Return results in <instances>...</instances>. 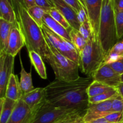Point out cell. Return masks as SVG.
<instances>
[{"label":"cell","mask_w":123,"mask_h":123,"mask_svg":"<svg viewBox=\"0 0 123 123\" xmlns=\"http://www.w3.org/2000/svg\"><path fill=\"white\" fill-rule=\"evenodd\" d=\"M43 23L55 34L72 42L70 36V31L71 30H68L65 28L62 25L53 19L48 13H46L44 14L43 18Z\"/></svg>","instance_id":"2e32d148"},{"label":"cell","mask_w":123,"mask_h":123,"mask_svg":"<svg viewBox=\"0 0 123 123\" xmlns=\"http://www.w3.org/2000/svg\"><path fill=\"white\" fill-rule=\"evenodd\" d=\"M112 88H113V86H109L96 80H93L87 89L88 96L89 98L95 97L106 92Z\"/></svg>","instance_id":"cb8c5ba5"},{"label":"cell","mask_w":123,"mask_h":123,"mask_svg":"<svg viewBox=\"0 0 123 123\" xmlns=\"http://www.w3.org/2000/svg\"><path fill=\"white\" fill-rule=\"evenodd\" d=\"M48 13L53 19H54L56 22H58L61 25H62L66 29L70 30L72 28L70 25V24H68V22L67 21L66 18L64 17V16L61 14V12L56 7H52Z\"/></svg>","instance_id":"4316f807"},{"label":"cell","mask_w":123,"mask_h":123,"mask_svg":"<svg viewBox=\"0 0 123 123\" xmlns=\"http://www.w3.org/2000/svg\"><path fill=\"white\" fill-rule=\"evenodd\" d=\"M46 91L44 88H36L32 91L23 94L20 99L22 100L32 111L37 110L46 100Z\"/></svg>","instance_id":"9a60e30c"},{"label":"cell","mask_w":123,"mask_h":123,"mask_svg":"<svg viewBox=\"0 0 123 123\" xmlns=\"http://www.w3.org/2000/svg\"><path fill=\"white\" fill-rule=\"evenodd\" d=\"M114 99L97 103H88L86 112L83 117L85 123L104 118L112 112V105Z\"/></svg>","instance_id":"30bf717a"},{"label":"cell","mask_w":123,"mask_h":123,"mask_svg":"<svg viewBox=\"0 0 123 123\" xmlns=\"http://www.w3.org/2000/svg\"><path fill=\"white\" fill-rule=\"evenodd\" d=\"M29 14L32 19L36 22V24L42 28L43 24V18L46 13V11L42 7L35 6L27 10Z\"/></svg>","instance_id":"484cf974"},{"label":"cell","mask_w":123,"mask_h":123,"mask_svg":"<svg viewBox=\"0 0 123 123\" xmlns=\"http://www.w3.org/2000/svg\"><path fill=\"white\" fill-rule=\"evenodd\" d=\"M86 123H111L108 122V121H107L105 118H102L97 119V120H93V121H90V122Z\"/></svg>","instance_id":"60d3db41"},{"label":"cell","mask_w":123,"mask_h":123,"mask_svg":"<svg viewBox=\"0 0 123 123\" xmlns=\"http://www.w3.org/2000/svg\"><path fill=\"white\" fill-rule=\"evenodd\" d=\"M24 46H25V38L17 20L10 32L7 50L5 53L15 57Z\"/></svg>","instance_id":"7c38bea8"},{"label":"cell","mask_w":123,"mask_h":123,"mask_svg":"<svg viewBox=\"0 0 123 123\" xmlns=\"http://www.w3.org/2000/svg\"><path fill=\"white\" fill-rule=\"evenodd\" d=\"M8 1H9V2H10V3H11V4H12V0H8Z\"/></svg>","instance_id":"f6af8a7d"},{"label":"cell","mask_w":123,"mask_h":123,"mask_svg":"<svg viewBox=\"0 0 123 123\" xmlns=\"http://www.w3.org/2000/svg\"><path fill=\"white\" fill-rule=\"evenodd\" d=\"M15 57L0 53V98L5 97L9 79L14 71Z\"/></svg>","instance_id":"ba28073f"},{"label":"cell","mask_w":123,"mask_h":123,"mask_svg":"<svg viewBox=\"0 0 123 123\" xmlns=\"http://www.w3.org/2000/svg\"><path fill=\"white\" fill-rule=\"evenodd\" d=\"M109 66L115 71L116 73H118L120 75L123 74V56L119 59L118 61L109 64Z\"/></svg>","instance_id":"1f68e13d"},{"label":"cell","mask_w":123,"mask_h":123,"mask_svg":"<svg viewBox=\"0 0 123 123\" xmlns=\"http://www.w3.org/2000/svg\"><path fill=\"white\" fill-rule=\"evenodd\" d=\"M87 12L89 21L92 29V35L98 37L100 18L103 0H80Z\"/></svg>","instance_id":"9c48e42d"},{"label":"cell","mask_w":123,"mask_h":123,"mask_svg":"<svg viewBox=\"0 0 123 123\" xmlns=\"http://www.w3.org/2000/svg\"><path fill=\"white\" fill-rule=\"evenodd\" d=\"M48 1H49V2H50V4L52 5V6H53L54 7V2H53V1L52 0H48Z\"/></svg>","instance_id":"7bdbcfd3"},{"label":"cell","mask_w":123,"mask_h":123,"mask_svg":"<svg viewBox=\"0 0 123 123\" xmlns=\"http://www.w3.org/2000/svg\"><path fill=\"white\" fill-rule=\"evenodd\" d=\"M83 117L84 116L80 117L78 119V120L76 121V123H85L84 121V120H83Z\"/></svg>","instance_id":"b9f144b4"},{"label":"cell","mask_w":123,"mask_h":123,"mask_svg":"<svg viewBox=\"0 0 123 123\" xmlns=\"http://www.w3.org/2000/svg\"><path fill=\"white\" fill-rule=\"evenodd\" d=\"M70 36L72 40V43L80 53L85 48L86 44V40L80 34L79 30L75 29H71L70 31Z\"/></svg>","instance_id":"d4e9b609"},{"label":"cell","mask_w":123,"mask_h":123,"mask_svg":"<svg viewBox=\"0 0 123 123\" xmlns=\"http://www.w3.org/2000/svg\"><path fill=\"white\" fill-rule=\"evenodd\" d=\"M18 102L6 97L0 98V123H7L8 122Z\"/></svg>","instance_id":"d6986e66"},{"label":"cell","mask_w":123,"mask_h":123,"mask_svg":"<svg viewBox=\"0 0 123 123\" xmlns=\"http://www.w3.org/2000/svg\"><path fill=\"white\" fill-rule=\"evenodd\" d=\"M108 53L116 54V55L123 56V40H120L111 48Z\"/></svg>","instance_id":"836d02e7"},{"label":"cell","mask_w":123,"mask_h":123,"mask_svg":"<svg viewBox=\"0 0 123 123\" xmlns=\"http://www.w3.org/2000/svg\"><path fill=\"white\" fill-rule=\"evenodd\" d=\"M115 12L123 10V0H114Z\"/></svg>","instance_id":"74e56055"},{"label":"cell","mask_w":123,"mask_h":123,"mask_svg":"<svg viewBox=\"0 0 123 123\" xmlns=\"http://www.w3.org/2000/svg\"><path fill=\"white\" fill-rule=\"evenodd\" d=\"M121 82H123V74L122 75H121Z\"/></svg>","instance_id":"ee69618b"},{"label":"cell","mask_w":123,"mask_h":123,"mask_svg":"<svg viewBox=\"0 0 123 123\" xmlns=\"http://www.w3.org/2000/svg\"><path fill=\"white\" fill-rule=\"evenodd\" d=\"M119 96L120 94H119L117 89L116 88V87H113L101 94L96 96L95 97H90L88 98V102L89 103H100V102H105L109 100L114 99Z\"/></svg>","instance_id":"603a6c76"},{"label":"cell","mask_w":123,"mask_h":123,"mask_svg":"<svg viewBox=\"0 0 123 123\" xmlns=\"http://www.w3.org/2000/svg\"><path fill=\"white\" fill-rule=\"evenodd\" d=\"M112 112H123V98L120 96L114 98L112 105Z\"/></svg>","instance_id":"4dcf8cb0"},{"label":"cell","mask_w":123,"mask_h":123,"mask_svg":"<svg viewBox=\"0 0 123 123\" xmlns=\"http://www.w3.org/2000/svg\"><path fill=\"white\" fill-rule=\"evenodd\" d=\"M79 31L82 35L84 38L87 41L92 34V29H91L90 21H86L80 24Z\"/></svg>","instance_id":"f1b7e54d"},{"label":"cell","mask_w":123,"mask_h":123,"mask_svg":"<svg viewBox=\"0 0 123 123\" xmlns=\"http://www.w3.org/2000/svg\"><path fill=\"white\" fill-rule=\"evenodd\" d=\"M24 6L26 10L36 6L35 0H24Z\"/></svg>","instance_id":"f35d334b"},{"label":"cell","mask_w":123,"mask_h":123,"mask_svg":"<svg viewBox=\"0 0 123 123\" xmlns=\"http://www.w3.org/2000/svg\"><path fill=\"white\" fill-rule=\"evenodd\" d=\"M48 54L46 60L54 70L55 79L63 81H72L80 78L79 65L67 58L60 52L48 44Z\"/></svg>","instance_id":"5b68a950"},{"label":"cell","mask_w":123,"mask_h":123,"mask_svg":"<svg viewBox=\"0 0 123 123\" xmlns=\"http://www.w3.org/2000/svg\"><path fill=\"white\" fill-rule=\"evenodd\" d=\"M92 81L89 77L72 81L55 79L45 87L46 100L55 106L86 112L89 103L87 89Z\"/></svg>","instance_id":"6da1fadb"},{"label":"cell","mask_w":123,"mask_h":123,"mask_svg":"<svg viewBox=\"0 0 123 123\" xmlns=\"http://www.w3.org/2000/svg\"><path fill=\"white\" fill-rule=\"evenodd\" d=\"M36 111V110L32 111L22 100L20 99L7 123H31Z\"/></svg>","instance_id":"4fadbf2b"},{"label":"cell","mask_w":123,"mask_h":123,"mask_svg":"<svg viewBox=\"0 0 123 123\" xmlns=\"http://www.w3.org/2000/svg\"><path fill=\"white\" fill-rule=\"evenodd\" d=\"M123 123V122H122V123Z\"/></svg>","instance_id":"bcb514c9"},{"label":"cell","mask_w":123,"mask_h":123,"mask_svg":"<svg viewBox=\"0 0 123 123\" xmlns=\"http://www.w3.org/2000/svg\"><path fill=\"white\" fill-rule=\"evenodd\" d=\"M80 2H81V8H80L79 12H78V18L79 23L80 24H82L83 23L85 22L89 21V19L85 7L84 6V5L83 4V3L81 1H80Z\"/></svg>","instance_id":"d6a6232c"},{"label":"cell","mask_w":123,"mask_h":123,"mask_svg":"<svg viewBox=\"0 0 123 123\" xmlns=\"http://www.w3.org/2000/svg\"><path fill=\"white\" fill-rule=\"evenodd\" d=\"M98 38L106 55L120 41L117 35L114 0H103Z\"/></svg>","instance_id":"3957f363"},{"label":"cell","mask_w":123,"mask_h":123,"mask_svg":"<svg viewBox=\"0 0 123 123\" xmlns=\"http://www.w3.org/2000/svg\"><path fill=\"white\" fill-rule=\"evenodd\" d=\"M116 88L117 89L120 96L123 98V82L120 83V84L116 86Z\"/></svg>","instance_id":"ab89813d"},{"label":"cell","mask_w":123,"mask_h":123,"mask_svg":"<svg viewBox=\"0 0 123 123\" xmlns=\"http://www.w3.org/2000/svg\"><path fill=\"white\" fill-rule=\"evenodd\" d=\"M14 24L0 19V53H5L7 50L10 35Z\"/></svg>","instance_id":"ac0fdd59"},{"label":"cell","mask_w":123,"mask_h":123,"mask_svg":"<svg viewBox=\"0 0 123 123\" xmlns=\"http://www.w3.org/2000/svg\"><path fill=\"white\" fill-rule=\"evenodd\" d=\"M64 1L70 5L71 7H73L77 13L79 12L81 8V2L79 0H64Z\"/></svg>","instance_id":"d590c367"},{"label":"cell","mask_w":123,"mask_h":123,"mask_svg":"<svg viewBox=\"0 0 123 123\" xmlns=\"http://www.w3.org/2000/svg\"><path fill=\"white\" fill-rule=\"evenodd\" d=\"M28 52L34 50L46 60L48 56V44L43 36L42 28L31 18L25 7H20L17 14Z\"/></svg>","instance_id":"7a4b0ae2"},{"label":"cell","mask_w":123,"mask_h":123,"mask_svg":"<svg viewBox=\"0 0 123 123\" xmlns=\"http://www.w3.org/2000/svg\"><path fill=\"white\" fill-rule=\"evenodd\" d=\"M84 111L55 106L45 100L37 108L31 123H55L78 112Z\"/></svg>","instance_id":"8992f818"},{"label":"cell","mask_w":123,"mask_h":123,"mask_svg":"<svg viewBox=\"0 0 123 123\" xmlns=\"http://www.w3.org/2000/svg\"><path fill=\"white\" fill-rule=\"evenodd\" d=\"M54 7H56L64 16L71 27L79 30L80 24L78 18V13L73 7L66 3L64 0H52Z\"/></svg>","instance_id":"5bb4252c"},{"label":"cell","mask_w":123,"mask_h":123,"mask_svg":"<svg viewBox=\"0 0 123 123\" xmlns=\"http://www.w3.org/2000/svg\"><path fill=\"white\" fill-rule=\"evenodd\" d=\"M12 6H13V8L15 11L16 14H18V11L20 9V7H25L24 3V0H12Z\"/></svg>","instance_id":"8d00e7d4"},{"label":"cell","mask_w":123,"mask_h":123,"mask_svg":"<svg viewBox=\"0 0 123 123\" xmlns=\"http://www.w3.org/2000/svg\"><path fill=\"white\" fill-rule=\"evenodd\" d=\"M42 30L48 44L54 47L67 58L79 65L80 53L72 42L55 34L44 24L42 26Z\"/></svg>","instance_id":"52a82bcc"},{"label":"cell","mask_w":123,"mask_h":123,"mask_svg":"<svg viewBox=\"0 0 123 123\" xmlns=\"http://www.w3.org/2000/svg\"><path fill=\"white\" fill-rule=\"evenodd\" d=\"M35 1H36V6L42 7L46 11L47 13H48V12L50 10L52 7H54L50 4L48 0H35Z\"/></svg>","instance_id":"e575fe53"},{"label":"cell","mask_w":123,"mask_h":123,"mask_svg":"<svg viewBox=\"0 0 123 123\" xmlns=\"http://www.w3.org/2000/svg\"><path fill=\"white\" fill-rule=\"evenodd\" d=\"M106 54L98 37L92 34L86 41L85 48L80 52L79 67L82 72L89 78L93 77L96 71L104 63Z\"/></svg>","instance_id":"277c9868"},{"label":"cell","mask_w":123,"mask_h":123,"mask_svg":"<svg viewBox=\"0 0 123 123\" xmlns=\"http://www.w3.org/2000/svg\"></svg>","instance_id":"7dc6e473"},{"label":"cell","mask_w":123,"mask_h":123,"mask_svg":"<svg viewBox=\"0 0 123 123\" xmlns=\"http://www.w3.org/2000/svg\"><path fill=\"white\" fill-rule=\"evenodd\" d=\"M105 118L111 123H121L123 121V112H111Z\"/></svg>","instance_id":"f546056e"},{"label":"cell","mask_w":123,"mask_h":123,"mask_svg":"<svg viewBox=\"0 0 123 123\" xmlns=\"http://www.w3.org/2000/svg\"><path fill=\"white\" fill-rule=\"evenodd\" d=\"M0 19L10 23H14L17 20L15 11L8 0H0Z\"/></svg>","instance_id":"7402d4cb"},{"label":"cell","mask_w":123,"mask_h":123,"mask_svg":"<svg viewBox=\"0 0 123 123\" xmlns=\"http://www.w3.org/2000/svg\"><path fill=\"white\" fill-rule=\"evenodd\" d=\"M20 63L21 70H20V86L21 89L22 95L30 92L35 89L32 84V74H31V70L30 72H27L25 70L22 61L20 56Z\"/></svg>","instance_id":"ffe728a7"},{"label":"cell","mask_w":123,"mask_h":123,"mask_svg":"<svg viewBox=\"0 0 123 123\" xmlns=\"http://www.w3.org/2000/svg\"><path fill=\"white\" fill-rule=\"evenodd\" d=\"M28 52L31 64L34 66L37 73L41 78L43 79H46L48 78L46 68L45 64L43 62V59L42 56L34 50L29 51Z\"/></svg>","instance_id":"44dd1931"},{"label":"cell","mask_w":123,"mask_h":123,"mask_svg":"<svg viewBox=\"0 0 123 123\" xmlns=\"http://www.w3.org/2000/svg\"><path fill=\"white\" fill-rule=\"evenodd\" d=\"M22 96L20 82L19 81L18 75L14 73L11 75L6 89L5 97L14 101H19Z\"/></svg>","instance_id":"e0dca14e"},{"label":"cell","mask_w":123,"mask_h":123,"mask_svg":"<svg viewBox=\"0 0 123 123\" xmlns=\"http://www.w3.org/2000/svg\"><path fill=\"white\" fill-rule=\"evenodd\" d=\"M92 79L113 87H116L121 82V75L106 64H103L96 71Z\"/></svg>","instance_id":"8fae6325"},{"label":"cell","mask_w":123,"mask_h":123,"mask_svg":"<svg viewBox=\"0 0 123 123\" xmlns=\"http://www.w3.org/2000/svg\"><path fill=\"white\" fill-rule=\"evenodd\" d=\"M115 25H116L117 35L120 40L123 37V10L115 12Z\"/></svg>","instance_id":"83f0119b"}]
</instances>
